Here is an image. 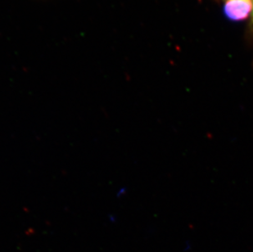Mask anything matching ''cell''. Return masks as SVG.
Returning a JSON list of instances; mask_svg holds the SVG:
<instances>
[{
  "label": "cell",
  "mask_w": 253,
  "mask_h": 252,
  "mask_svg": "<svg viewBox=\"0 0 253 252\" xmlns=\"http://www.w3.org/2000/svg\"><path fill=\"white\" fill-rule=\"evenodd\" d=\"M253 0H224V10L227 17L235 22L246 19L252 15Z\"/></svg>",
  "instance_id": "obj_1"
},
{
  "label": "cell",
  "mask_w": 253,
  "mask_h": 252,
  "mask_svg": "<svg viewBox=\"0 0 253 252\" xmlns=\"http://www.w3.org/2000/svg\"><path fill=\"white\" fill-rule=\"evenodd\" d=\"M252 20H251V25L252 27H253V12H252Z\"/></svg>",
  "instance_id": "obj_2"
}]
</instances>
